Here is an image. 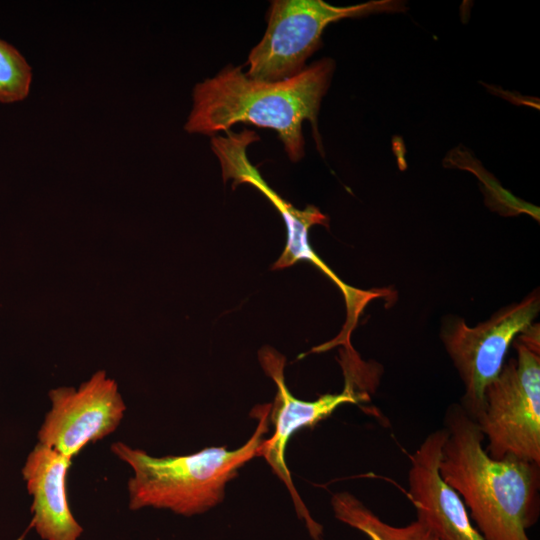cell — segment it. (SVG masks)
Instances as JSON below:
<instances>
[{
	"instance_id": "6",
	"label": "cell",
	"mask_w": 540,
	"mask_h": 540,
	"mask_svg": "<svg viewBox=\"0 0 540 540\" xmlns=\"http://www.w3.org/2000/svg\"><path fill=\"white\" fill-rule=\"evenodd\" d=\"M539 309L535 291L474 327L457 316L443 323L441 339L464 386L460 405L473 420L483 410L485 390L500 373L510 345L532 324Z\"/></svg>"
},
{
	"instance_id": "1",
	"label": "cell",
	"mask_w": 540,
	"mask_h": 540,
	"mask_svg": "<svg viewBox=\"0 0 540 540\" xmlns=\"http://www.w3.org/2000/svg\"><path fill=\"white\" fill-rule=\"evenodd\" d=\"M334 70L322 59L294 77L264 82L252 79L241 67L229 65L193 89V107L185 123L188 133L214 136L238 123L271 128L292 162L304 156L302 123L310 121L322 152L317 117Z\"/></svg>"
},
{
	"instance_id": "12",
	"label": "cell",
	"mask_w": 540,
	"mask_h": 540,
	"mask_svg": "<svg viewBox=\"0 0 540 540\" xmlns=\"http://www.w3.org/2000/svg\"><path fill=\"white\" fill-rule=\"evenodd\" d=\"M331 506L337 520L361 531L370 540H439L432 529L419 519L403 527L384 522L349 492L334 493Z\"/></svg>"
},
{
	"instance_id": "5",
	"label": "cell",
	"mask_w": 540,
	"mask_h": 540,
	"mask_svg": "<svg viewBox=\"0 0 540 540\" xmlns=\"http://www.w3.org/2000/svg\"><path fill=\"white\" fill-rule=\"evenodd\" d=\"M402 9L403 4L394 0H374L345 7L322 0H274L266 32L249 54L246 75L264 82L294 77L304 70L306 60L320 46L321 35L330 23Z\"/></svg>"
},
{
	"instance_id": "9",
	"label": "cell",
	"mask_w": 540,
	"mask_h": 540,
	"mask_svg": "<svg viewBox=\"0 0 540 540\" xmlns=\"http://www.w3.org/2000/svg\"><path fill=\"white\" fill-rule=\"evenodd\" d=\"M447 436L445 427L431 432L410 456L408 495L416 519L426 523L439 540H483L460 495L440 473Z\"/></svg>"
},
{
	"instance_id": "4",
	"label": "cell",
	"mask_w": 540,
	"mask_h": 540,
	"mask_svg": "<svg viewBox=\"0 0 540 540\" xmlns=\"http://www.w3.org/2000/svg\"><path fill=\"white\" fill-rule=\"evenodd\" d=\"M514 342L516 358L504 363L484 393L475 420L487 454L540 464V328L531 324Z\"/></svg>"
},
{
	"instance_id": "13",
	"label": "cell",
	"mask_w": 540,
	"mask_h": 540,
	"mask_svg": "<svg viewBox=\"0 0 540 540\" xmlns=\"http://www.w3.org/2000/svg\"><path fill=\"white\" fill-rule=\"evenodd\" d=\"M32 68L23 54L0 38V103L24 100L30 92Z\"/></svg>"
},
{
	"instance_id": "7",
	"label": "cell",
	"mask_w": 540,
	"mask_h": 540,
	"mask_svg": "<svg viewBox=\"0 0 540 540\" xmlns=\"http://www.w3.org/2000/svg\"><path fill=\"white\" fill-rule=\"evenodd\" d=\"M49 399L51 408L37 433L38 443L70 459L113 433L126 411L117 383L103 370L78 388L50 390Z\"/></svg>"
},
{
	"instance_id": "10",
	"label": "cell",
	"mask_w": 540,
	"mask_h": 540,
	"mask_svg": "<svg viewBox=\"0 0 540 540\" xmlns=\"http://www.w3.org/2000/svg\"><path fill=\"white\" fill-rule=\"evenodd\" d=\"M71 462L67 456L37 443L22 467L27 491L32 496V526L43 540H78L83 533L68 500Z\"/></svg>"
},
{
	"instance_id": "2",
	"label": "cell",
	"mask_w": 540,
	"mask_h": 540,
	"mask_svg": "<svg viewBox=\"0 0 540 540\" xmlns=\"http://www.w3.org/2000/svg\"><path fill=\"white\" fill-rule=\"evenodd\" d=\"M448 436L440 473L463 500L483 540H530L540 513V464L491 458L475 420L456 404L448 408Z\"/></svg>"
},
{
	"instance_id": "11",
	"label": "cell",
	"mask_w": 540,
	"mask_h": 540,
	"mask_svg": "<svg viewBox=\"0 0 540 540\" xmlns=\"http://www.w3.org/2000/svg\"><path fill=\"white\" fill-rule=\"evenodd\" d=\"M249 183L261 191L278 209L284 218L287 227L288 239L285 250L273 268L282 269L299 260H307L326 273L328 271V266L321 261L309 245L308 230L311 226L316 224L328 226V218L316 207L311 205L307 206L304 210L296 209L275 193L265 183L260 174L252 176L249 179Z\"/></svg>"
},
{
	"instance_id": "8",
	"label": "cell",
	"mask_w": 540,
	"mask_h": 540,
	"mask_svg": "<svg viewBox=\"0 0 540 540\" xmlns=\"http://www.w3.org/2000/svg\"><path fill=\"white\" fill-rule=\"evenodd\" d=\"M259 359L265 373L270 376L277 392L271 404L269 419L274 425L270 439H264L258 456L265 458L273 472L286 485L294 502L296 512L304 520L313 540H321L323 527L317 523L306 508L293 484L285 460V451L290 437L301 428L311 427L330 416L339 406L346 403H358L363 398L346 385L338 394H325L314 401L295 398L288 390L284 379L285 358L271 348L262 349Z\"/></svg>"
},
{
	"instance_id": "3",
	"label": "cell",
	"mask_w": 540,
	"mask_h": 540,
	"mask_svg": "<svg viewBox=\"0 0 540 540\" xmlns=\"http://www.w3.org/2000/svg\"><path fill=\"white\" fill-rule=\"evenodd\" d=\"M271 404L253 409L258 425L241 447H209L199 452L154 457L124 442H115L111 451L133 471L128 480L129 508L167 509L183 516L207 512L221 503L228 482L238 470L258 456L269 430Z\"/></svg>"
}]
</instances>
